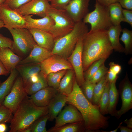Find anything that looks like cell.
Returning a JSON list of instances; mask_svg holds the SVG:
<instances>
[{"label":"cell","mask_w":132,"mask_h":132,"mask_svg":"<svg viewBox=\"0 0 132 132\" xmlns=\"http://www.w3.org/2000/svg\"><path fill=\"white\" fill-rule=\"evenodd\" d=\"M21 132H31L30 129L29 127L22 130Z\"/></svg>","instance_id":"54"},{"label":"cell","mask_w":132,"mask_h":132,"mask_svg":"<svg viewBox=\"0 0 132 132\" xmlns=\"http://www.w3.org/2000/svg\"><path fill=\"white\" fill-rule=\"evenodd\" d=\"M21 77L23 85L32 75L39 73L40 63H30L18 65L15 68Z\"/></svg>","instance_id":"22"},{"label":"cell","mask_w":132,"mask_h":132,"mask_svg":"<svg viewBox=\"0 0 132 132\" xmlns=\"http://www.w3.org/2000/svg\"><path fill=\"white\" fill-rule=\"evenodd\" d=\"M39 79V73L33 74L31 76L26 83H34L38 81Z\"/></svg>","instance_id":"46"},{"label":"cell","mask_w":132,"mask_h":132,"mask_svg":"<svg viewBox=\"0 0 132 132\" xmlns=\"http://www.w3.org/2000/svg\"><path fill=\"white\" fill-rule=\"evenodd\" d=\"M116 79L110 83L109 91V103L108 113L112 115H115L116 112V107L118 97V92L116 86Z\"/></svg>","instance_id":"27"},{"label":"cell","mask_w":132,"mask_h":132,"mask_svg":"<svg viewBox=\"0 0 132 132\" xmlns=\"http://www.w3.org/2000/svg\"><path fill=\"white\" fill-rule=\"evenodd\" d=\"M38 81L34 83H27L24 85L25 90L28 95H31L48 86L45 77L40 73Z\"/></svg>","instance_id":"28"},{"label":"cell","mask_w":132,"mask_h":132,"mask_svg":"<svg viewBox=\"0 0 132 132\" xmlns=\"http://www.w3.org/2000/svg\"><path fill=\"white\" fill-rule=\"evenodd\" d=\"M57 92L56 89L48 86L31 95L30 98L36 105L46 107Z\"/></svg>","instance_id":"17"},{"label":"cell","mask_w":132,"mask_h":132,"mask_svg":"<svg viewBox=\"0 0 132 132\" xmlns=\"http://www.w3.org/2000/svg\"><path fill=\"white\" fill-rule=\"evenodd\" d=\"M119 90L122 105L120 109L116 111L115 115L118 119L132 108V85L128 78L127 74L120 83Z\"/></svg>","instance_id":"13"},{"label":"cell","mask_w":132,"mask_h":132,"mask_svg":"<svg viewBox=\"0 0 132 132\" xmlns=\"http://www.w3.org/2000/svg\"><path fill=\"white\" fill-rule=\"evenodd\" d=\"M4 25L3 22L0 17V29L4 27Z\"/></svg>","instance_id":"53"},{"label":"cell","mask_w":132,"mask_h":132,"mask_svg":"<svg viewBox=\"0 0 132 132\" xmlns=\"http://www.w3.org/2000/svg\"><path fill=\"white\" fill-rule=\"evenodd\" d=\"M118 2L122 8L132 10V0H118Z\"/></svg>","instance_id":"44"},{"label":"cell","mask_w":132,"mask_h":132,"mask_svg":"<svg viewBox=\"0 0 132 132\" xmlns=\"http://www.w3.org/2000/svg\"><path fill=\"white\" fill-rule=\"evenodd\" d=\"M28 96L20 76L16 79L11 89L5 97L2 104L13 114L21 102Z\"/></svg>","instance_id":"8"},{"label":"cell","mask_w":132,"mask_h":132,"mask_svg":"<svg viewBox=\"0 0 132 132\" xmlns=\"http://www.w3.org/2000/svg\"><path fill=\"white\" fill-rule=\"evenodd\" d=\"M122 123V122H121L120 123L118 127L114 130L111 131H102V132H116L117 131V130L119 128L120 126L121 125Z\"/></svg>","instance_id":"52"},{"label":"cell","mask_w":132,"mask_h":132,"mask_svg":"<svg viewBox=\"0 0 132 132\" xmlns=\"http://www.w3.org/2000/svg\"><path fill=\"white\" fill-rule=\"evenodd\" d=\"M9 30L13 39L11 50L22 59L25 58L37 44L32 34L26 28H13Z\"/></svg>","instance_id":"5"},{"label":"cell","mask_w":132,"mask_h":132,"mask_svg":"<svg viewBox=\"0 0 132 132\" xmlns=\"http://www.w3.org/2000/svg\"><path fill=\"white\" fill-rule=\"evenodd\" d=\"M67 101V96L57 92L51 100L47 106L48 120L52 121L61 111Z\"/></svg>","instance_id":"20"},{"label":"cell","mask_w":132,"mask_h":132,"mask_svg":"<svg viewBox=\"0 0 132 132\" xmlns=\"http://www.w3.org/2000/svg\"><path fill=\"white\" fill-rule=\"evenodd\" d=\"M108 80L106 74L96 84L92 100V103L93 104L98 106Z\"/></svg>","instance_id":"31"},{"label":"cell","mask_w":132,"mask_h":132,"mask_svg":"<svg viewBox=\"0 0 132 132\" xmlns=\"http://www.w3.org/2000/svg\"><path fill=\"white\" fill-rule=\"evenodd\" d=\"M55 118V128L65 124L84 121L82 116L78 109L74 106L69 104L60 111Z\"/></svg>","instance_id":"14"},{"label":"cell","mask_w":132,"mask_h":132,"mask_svg":"<svg viewBox=\"0 0 132 132\" xmlns=\"http://www.w3.org/2000/svg\"><path fill=\"white\" fill-rule=\"evenodd\" d=\"M0 17L4 27L8 30L18 28H26L27 22L23 16L17 10L11 9L3 3L0 5Z\"/></svg>","instance_id":"9"},{"label":"cell","mask_w":132,"mask_h":132,"mask_svg":"<svg viewBox=\"0 0 132 132\" xmlns=\"http://www.w3.org/2000/svg\"><path fill=\"white\" fill-rule=\"evenodd\" d=\"M51 7L49 0H31L17 10L23 16L34 15L43 17L48 14Z\"/></svg>","instance_id":"12"},{"label":"cell","mask_w":132,"mask_h":132,"mask_svg":"<svg viewBox=\"0 0 132 132\" xmlns=\"http://www.w3.org/2000/svg\"><path fill=\"white\" fill-rule=\"evenodd\" d=\"M82 58L84 71L94 62L107 59L113 50L107 30H90L83 38Z\"/></svg>","instance_id":"2"},{"label":"cell","mask_w":132,"mask_h":132,"mask_svg":"<svg viewBox=\"0 0 132 132\" xmlns=\"http://www.w3.org/2000/svg\"><path fill=\"white\" fill-rule=\"evenodd\" d=\"M28 29L38 45L52 51L54 45L55 40L49 32L36 28Z\"/></svg>","instance_id":"16"},{"label":"cell","mask_w":132,"mask_h":132,"mask_svg":"<svg viewBox=\"0 0 132 132\" xmlns=\"http://www.w3.org/2000/svg\"><path fill=\"white\" fill-rule=\"evenodd\" d=\"M83 37L78 40L67 59L72 67L76 81L80 87L83 84L85 81L82 58Z\"/></svg>","instance_id":"11"},{"label":"cell","mask_w":132,"mask_h":132,"mask_svg":"<svg viewBox=\"0 0 132 132\" xmlns=\"http://www.w3.org/2000/svg\"><path fill=\"white\" fill-rule=\"evenodd\" d=\"M5 0H0V5L4 3Z\"/></svg>","instance_id":"55"},{"label":"cell","mask_w":132,"mask_h":132,"mask_svg":"<svg viewBox=\"0 0 132 132\" xmlns=\"http://www.w3.org/2000/svg\"><path fill=\"white\" fill-rule=\"evenodd\" d=\"M33 15L23 16L27 22L26 28H36L49 32L55 24L53 19L48 14L39 19L33 18Z\"/></svg>","instance_id":"18"},{"label":"cell","mask_w":132,"mask_h":132,"mask_svg":"<svg viewBox=\"0 0 132 132\" xmlns=\"http://www.w3.org/2000/svg\"><path fill=\"white\" fill-rule=\"evenodd\" d=\"M47 106L35 105L27 96L20 103L13 114L10 122L9 132H21L29 128L36 120L48 114Z\"/></svg>","instance_id":"3"},{"label":"cell","mask_w":132,"mask_h":132,"mask_svg":"<svg viewBox=\"0 0 132 132\" xmlns=\"http://www.w3.org/2000/svg\"><path fill=\"white\" fill-rule=\"evenodd\" d=\"M7 127L5 123H0V132H5L7 130Z\"/></svg>","instance_id":"51"},{"label":"cell","mask_w":132,"mask_h":132,"mask_svg":"<svg viewBox=\"0 0 132 132\" xmlns=\"http://www.w3.org/2000/svg\"><path fill=\"white\" fill-rule=\"evenodd\" d=\"M108 7L110 20L113 25H120L121 22H124L123 9L118 2L111 4Z\"/></svg>","instance_id":"26"},{"label":"cell","mask_w":132,"mask_h":132,"mask_svg":"<svg viewBox=\"0 0 132 132\" xmlns=\"http://www.w3.org/2000/svg\"><path fill=\"white\" fill-rule=\"evenodd\" d=\"M0 52H1V48H0Z\"/></svg>","instance_id":"57"},{"label":"cell","mask_w":132,"mask_h":132,"mask_svg":"<svg viewBox=\"0 0 132 132\" xmlns=\"http://www.w3.org/2000/svg\"><path fill=\"white\" fill-rule=\"evenodd\" d=\"M107 76L108 80L110 83L116 79H118V75L115 74L109 69L107 72Z\"/></svg>","instance_id":"45"},{"label":"cell","mask_w":132,"mask_h":132,"mask_svg":"<svg viewBox=\"0 0 132 132\" xmlns=\"http://www.w3.org/2000/svg\"><path fill=\"white\" fill-rule=\"evenodd\" d=\"M122 29L120 24L113 25L107 30L108 38L113 50L120 53L124 52V48L120 42L119 36Z\"/></svg>","instance_id":"24"},{"label":"cell","mask_w":132,"mask_h":132,"mask_svg":"<svg viewBox=\"0 0 132 132\" xmlns=\"http://www.w3.org/2000/svg\"><path fill=\"white\" fill-rule=\"evenodd\" d=\"M40 67V73L46 78L50 73L73 69L67 59L56 54L52 55L41 63Z\"/></svg>","instance_id":"10"},{"label":"cell","mask_w":132,"mask_h":132,"mask_svg":"<svg viewBox=\"0 0 132 132\" xmlns=\"http://www.w3.org/2000/svg\"><path fill=\"white\" fill-rule=\"evenodd\" d=\"M31 0H5L3 4L11 9L17 10L20 6Z\"/></svg>","instance_id":"39"},{"label":"cell","mask_w":132,"mask_h":132,"mask_svg":"<svg viewBox=\"0 0 132 132\" xmlns=\"http://www.w3.org/2000/svg\"><path fill=\"white\" fill-rule=\"evenodd\" d=\"M122 12L124 22H126L132 27V10L123 9Z\"/></svg>","instance_id":"42"},{"label":"cell","mask_w":132,"mask_h":132,"mask_svg":"<svg viewBox=\"0 0 132 132\" xmlns=\"http://www.w3.org/2000/svg\"><path fill=\"white\" fill-rule=\"evenodd\" d=\"M109 69L116 74L118 75L121 72V67L119 65L115 63L114 62H111L109 64Z\"/></svg>","instance_id":"43"},{"label":"cell","mask_w":132,"mask_h":132,"mask_svg":"<svg viewBox=\"0 0 132 132\" xmlns=\"http://www.w3.org/2000/svg\"><path fill=\"white\" fill-rule=\"evenodd\" d=\"M75 75L73 69L67 70L62 77L57 89L58 92L67 96L72 92Z\"/></svg>","instance_id":"23"},{"label":"cell","mask_w":132,"mask_h":132,"mask_svg":"<svg viewBox=\"0 0 132 132\" xmlns=\"http://www.w3.org/2000/svg\"><path fill=\"white\" fill-rule=\"evenodd\" d=\"M88 31L87 26L82 21L75 23L70 32L55 41L52 55L56 54L67 59L78 40Z\"/></svg>","instance_id":"4"},{"label":"cell","mask_w":132,"mask_h":132,"mask_svg":"<svg viewBox=\"0 0 132 132\" xmlns=\"http://www.w3.org/2000/svg\"><path fill=\"white\" fill-rule=\"evenodd\" d=\"M110 83L108 80L98 105L100 111L104 115L108 114L109 103V91Z\"/></svg>","instance_id":"30"},{"label":"cell","mask_w":132,"mask_h":132,"mask_svg":"<svg viewBox=\"0 0 132 132\" xmlns=\"http://www.w3.org/2000/svg\"><path fill=\"white\" fill-rule=\"evenodd\" d=\"M119 128L120 129L121 132H132V129H130L127 127H125L121 126V125Z\"/></svg>","instance_id":"49"},{"label":"cell","mask_w":132,"mask_h":132,"mask_svg":"<svg viewBox=\"0 0 132 132\" xmlns=\"http://www.w3.org/2000/svg\"><path fill=\"white\" fill-rule=\"evenodd\" d=\"M94 10L84 17L83 22L91 26L90 30H107L112 26L108 6L103 5L96 0Z\"/></svg>","instance_id":"7"},{"label":"cell","mask_w":132,"mask_h":132,"mask_svg":"<svg viewBox=\"0 0 132 132\" xmlns=\"http://www.w3.org/2000/svg\"><path fill=\"white\" fill-rule=\"evenodd\" d=\"M85 131L84 121L68 123L60 127L50 128L48 132H79Z\"/></svg>","instance_id":"29"},{"label":"cell","mask_w":132,"mask_h":132,"mask_svg":"<svg viewBox=\"0 0 132 132\" xmlns=\"http://www.w3.org/2000/svg\"><path fill=\"white\" fill-rule=\"evenodd\" d=\"M48 14L54 20L55 24L49 32L55 41L70 32L75 23L64 9H57L51 6Z\"/></svg>","instance_id":"6"},{"label":"cell","mask_w":132,"mask_h":132,"mask_svg":"<svg viewBox=\"0 0 132 132\" xmlns=\"http://www.w3.org/2000/svg\"><path fill=\"white\" fill-rule=\"evenodd\" d=\"M122 32V34L120 40L124 44V53L126 55L131 54L132 53V31L124 28Z\"/></svg>","instance_id":"33"},{"label":"cell","mask_w":132,"mask_h":132,"mask_svg":"<svg viewBox=\"0 0 132 132\" xmlns=\"http://www.w3.org/2000/svg\"><path fill=\"white\" fill-rule=\"evenodd\" d=\"M51 51L41 47L36 44L34 45L29 55L22 60L18 65L41 63L52 55Z\"/></svg>","instance_id":"19"},{"label":"cell","mask_w":132,"mask_h":132,"mask_svg":"<svg viewBox=\"0 0 132 132\" xmlns=\"http://www.w3.org/2000/svg\"><path fill=\"white\" fill-rule=\"evenodd\" d=\"M100 4L106 6H108L112 3L118 2V0H96Z\"/></svg>","instance_id":"47"},{"label":"cell","mask_w":132,"mask_h":132,"mask_svg":"<svg viewBox=\"0 0 132 132\" xmlns=\"http://www.w3.org/2000/svg\"><path fill=\"white\" fill-rule=\"evenodd\" d=\"M22 59L8 47L1 48L0 60L9 73Z\"/></svg>","instance_id":"21"},{"label":"cell","mask_w":132,"mask_h":132,"mask_svg":"<svg viewBox=\"0 0 132 132\" xmlns=\"http://www.w3.org/2000/svg\"><path fill=\"white\" fill-rule=\"evenodd\" d=\"M67 103L75 106L83 118L85 131L97 132L108 126V117L102 114L98 106L89 101L84 96L75 77L71 92L67 96Z\"/></svg>","instance_id":"1"},{"label":"cell","mask_w":132,"mask_h":132,"mask_svg":"<svg viewBox=\"0 0 132 132\" xmlns=\"http://www.w3.org/2000/svg\"><path fill=\"white\" fill-rule=\"evenodd\" d=\"M13 44V41L11 39L0 34V48L8 47L11 49Z\"/></svg>","instance_id":"41"},{"label":"cell","mask_w":132,"mask_h":132,"mask_svg":"<svg viewBox=\"0 0 132 132\" xmlns=\"http://www.w3.org/2000/svg\"><path fill=\"white\" fill-rule=\"evenodd\" d=\"M49 118L48 114L43 116L36 120L30 126L31 132H48L46 128Z\"/></svg>","instance_id":"34"},{"label":"cell","mask_w":132,"mask_h":132,"mask_svg":"<svg viewBox=\"0 0 132 132\" xmlns=\"http://www.w3.org/2000/svg\"><path fill=\"white\" fill-rule=\"evenodd\" d=\"M9 73L0 60V76H7Z\"/></svg>","instance_id":"48"},{"label":"cell","mask_w":132,"mask_h":132,"mask_svg":"<svg viewBox=\"0 0 132 132\" xmlns=\"http://www.w3.org/2000/svg\"><path fill=\"white\" fill-rule=\"evenodd\" d=\"M124 122L127 125V127L128 128L132 129V118H131L129 119H126L125 120Z\"/></svg>","instance_id":"50"},{"label":"cell","mask_w":132,"mask_h":132,"mask_svg":"<svg viewBox=\"0 0 132 132\" xmlns=\"http://www.w3.org/2000/svg\"><path fill=\"white\" fill-rule=\"evenodd\" d=\"M106 60L105 59L101 58L93 63L84 72V76L85 80H89L99 67L104 63Z\"/></svg>","instance_id":"35"},{"label":"cell","mask_w":132,"mask_h":132,"mask_svg":"<svg viewBox=\"0 0 132 132\" xmlns=\"http://www.w3.org/2000/svg\"><path fill=\"white\" fill-rule=\"evenodd\" d=\"M72 0H49L51 5L53 7L64 9Z\"/></svg>","instance_id":"40"},{"label":"cell","mask_w":132,"mask_h":132,"mask_svg":"<svg viewBox=\"0 0 132 132\" xmlns=\"http://www.w3.org/2000/svg\"><path fill=\"white\" fill-rule=\"evenodd\" d=\"M67 70H64L49 74L46 78L48 86L58 89L60 81Z\"/></svg>","instance_id":"32"},{"label":"cell","mask_w":132,"mask_h":132,"mask_svg":"<svg viewBox=\"0 0 132 132\" xmlns=\"http://www.w3.org/2000/svg\"><path fill=\"white\" fill-rule=\"evenodd\" d=\"M1 83V80H0V85Z\"/></svg>","instance_id":"56"},{"label":"cell","mask_w":132,"mask_h":132,"mask_svg":"<svg viewBox=\"0 0 132 132\" xmlns=\"http://www.w3.org/2000/svg\"><path fill=\"white\" fill-rule=\"evenodd\" d=\"M13 113L9 109L2 104H0V123H10Z\"/></svg>","instance_id":"37"},{"label":"cell","mask_w":132,"mask_h":132,"mask_svg":"<svg viewBox=\"0 0 132 132\" xmlns=\"http://www.w3.org/2000/svg\"><path fill=\"white\" fill-rule=\"evenodd\" d=\"M91 0H72L64 9L75 23L82 21L89 12Z\"/></svg>","instance_id":"15"},{"label":"cell","mask_w":132,"mask_h":132,"mask_svg":"<svg viewBox=\"0 0 132 132\" xmlns=\"http://www.w3.org/2000/svg\"><path fill=\"white\" fill-rule=\"evenodd\" d=\"M10 73L7 78L0 85V104L11 91L18 73L15 68Z\"/></svg>","instance_id":"25"},{"label":"cell","mask_w":132,"mask_h":132,"mask_svg":"<svg viewBox=\"0 0 132 132\" xmlns=\"http://www.w3.org/2000/svg\"><path fill=\"white\" fill-rule=\"evenodd\" d=\"M96 84L91 82L89 80H85L80 88L82 92L87 99L92 103L94 88Z\"/></svg>","instance_id":"36"},{"label":"cell","mask_w":132,"mask_h":132,"mask_svg":"<svg viewBox=\"0 0 132 132\" xmlns=\"http://www.w3.org/2000/svg\"><path fill=\"white\" fill-rule=\"evenodd\" d=\"M108 69L103 64L93 75L89 80L91 83L96 84L107 74Z\"/></svg>","instance_id":"38"}]
</instances>
